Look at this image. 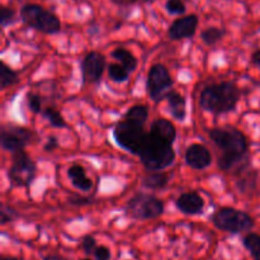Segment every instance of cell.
Returning <instances> with one entry per match:
<instances>
[{
    "label": "cell",
    "mask_w": 260,
    "mask_h": 260,
    "mask_svg": "<svg viewBox=\"0 0 260 260\" xmlns=\"http://www.w3.org/2000/svg\"><path fill=\"white\" fill-rule=\"evenodd\" d=\"M210 140L221 151L218 167L223 172H229L235 165L243 161L248 155V137L234 127H217L208 131Z\"/></svg>",
    "instance_id": "1"
},
{
    "label": "cell",
    "mask_w": 260,
    "mask_h": 260,
    "mask_svg": "<svg viewBox=\"0 0 260 260\" xmlns=\"http://www.w3.org/2000/svg\"><path fill=\"white\" fill-rule=\"evenodd\" d=\"M239 101H240V89L234 81L211 84L203 88L200 94L201 108L216 116L235 111Z\"/></svg>",
    "instance_id": "2"
},
{
    "label": "cell",
    "mask_w": 260,
    "mask_h": 260,
    "mask_svg": "<svg viewBox=\"0 0 260 260\" xmlns=\"http://www.w3.org/2000/svg\"><path fill=\"white\" fill-rule=\"evenodd\" d=\"M137 156L149 172H160L172 167L175 161L173 144L160 135L150 131Z\"/></svg>",
    "instance_id": "3"
},
{
    "label": "cell",
    "mask_w": 260,
    "mask_h": 260,
    "mask_svg": "<svg viewBox=\"0 0 260 260\" xmlns=\"http://www.w3.org/2000/svg\"><path fill=\"white\" fill-rule=\"evenodd\" d=\"M211 222L218 230L234 235L248 233L255 225V221L248 212L234 207L218 208L211 217Z\"/></svg>",
    "instance_id": "4"
},
{
    "label": "cell",
    "mask_w": 260,
    "mask_h": 260,
    "mask_svg": "<svg viewBox=\"0 0 260 260\" xmlns=\"http://www.w3.org/2000/svg\"><path fill=\"white\" fill-rule=\"evenodd\" d=\"M149 132L145 131L144 124L122 118L113 128V139L116 144L127 152L139 155Z\"/></svg>",
    "instance_id": "5"
},
{
    "label": "cell",
    "mask_w": 260,
    "mask_h": 260,
    "mask_svg": "<svg viewBox=\"0 0 260 260\" xmlns=\"http://www.w3.org/2000/svg\"><path fill=\"white\" fill-rule=\"evenodd\" d=\"M165 206L160 198L149 193H136L127 202L126 215L136 221H149L160 217L164 213Z\"/></svg>",
    "instance_id": "6"
},
{
    "label": "cell",
    "mask_w": 260,
    "mask_h": 260,
    "mask_svg": "<svg viewBox=\"0 0 260 260\" xmlns=\"http://www.w3.org/2000/svg\"><path fill=\"white\" fill-rule=\"evenodd\" d=\"M20 18L28 27L46 35H55L61 30V22L57 15L41 5L25 4L20 9Z\"/></svg>",
    "instance_id": "7"
},
{
    "label": "cell",
    "mask_w": 260,
    "mask_h": 260,
    "mask_svg": "<svg viewBox=\"0 0 260 260\" xmlns=\"http://www.w3.org/2000/svg\"><path fill=\"white\" fill-rule=\"evenodd\" d=\"M12 155V165L8 172L10 183L15 187H29L36 178L37 165L24 150Z\"/></svg>",
    "instance_id": "8"
},
{
    "label": "cell",
    "mask_w": 260,
    "mask_h": 260,
    "mask_svg": "<svg viewBox=\"0 0 260 260\" xmlns=\"http://www.w3.org/2000/svg\"><path fill=\"white\" fill-rule=\"evenodd\" d=\"M173 83L174 81L169 70L162 63H155L150 68L147 74L146 89L149 96L155 103H159L165 99L167 94L170 91L169 89L173 86Z\"/></svg>",
    "instance_id": "9"
},
{
    "label": "cell",
    "mask_w": 260,
    "mask_h": 260,
    "mask_svg": "<svg viewBox=\"0 0 260 260\" xmlns=\"http://www.w3.org/2000/svg\"><path fill=\"white\" fill-rule=\"evenodd\" d=\"M33 136H35L33 132L25 127L9 124L3 127L0 144L5 151L14 154L20 150H24V147L33 141Z\"/></svg>",
    "instance_id": "10"
},
{
    "label": "cell",
    "mask_w": 260,
    "mask_h": 260,
    "mask_svg": "<svg viewBox=\"0 0 260 260\" xmlns=\"http://www.w3.org/2000/svg\"><path fill=\"white\" fill-rule=\"evenodd\" d=\"M107 68L104 55L98 51H90L81 61V75L84 84H99Z\"/></svg>",
    "instance_id": "11"
},
{
    "label": "cell",
    "mask_w": 260,
    "mask_h": 260,
    "mask_svg": "<svg viewBox=\"0 0 260 260\" xmlns=\"http://www.w3.org/2000/svg\"><path fill=\"white\" fill-rule=\"evenodd\" d=\"M198 27V17L196 14L183 15L170 24L168 36L173 41H180L190 38L196 35Z\"/></svg>",
    "instance_id": "12"
},
{
    "label": "cell",
    "mask_w": 260,
    "mask_h": 260,
    "mask_svg": "<svg viewBox=\"0 0 260 260\" xmlns=\"http://www.w3.org/2000/svg\"><path fill=\"white\" fill-rule=\"evenodd\" d=\"M185 162L194 170H205L212 164V154L201 144H192L187 147L184 154Z\"/></svg>",
    "instance_id": "13"
},
{
    "label": "cell",
    "mask_w": 260,
    "mask_h": 260,
    "mask_svg": "<svg viewBox=\"0 0 260 260\" xmlns=\"http://www.w3.org/2000/svg\"><path fill=\"white\" fill-rule=\"evenodd\" d=\"M205 200L202 196L196 190H188V192L182 193L175 201V206L178 210L187 216H197L201 215L205 208Z\"/></svg>",
    "instance_id": "14"
},
{
    "label": "cell",
    "mask_w": 260,
    "mask_h": 260,
    "mask_svg": "<svg viewBox=\"0 0 260 260\" xmlns=\"http://www.w3.org/2000/svg\"><path fill=\"white\" fill-rule=\"evenodd\" d=\"M168 103V109L173 118L178 122H184L187 118V102L180 93L170 90L165 96Z\"/></svg>",
    "instance_id": "15"
},
{
    "label": "cell",
    "mask_w": 260,
    "mask_h": 260,
    "mask_svg": "<svg viewBox=\"0 0 260 260\" xmlns=\"http://www.w3.org/2000/svg\"><path fill=\"white\" fill-rule=\"evenodd\" d=\"M68 178L71 184L80 192H89L93 188V182L86 175L85 169L81 165L74 164L68 169Z\"/></svg>",
    "instance_id": "16"
},
{
    "label": "cell",
    "mask_w": 260,
    "mask_h": 260,
    "mask_svg": "<svg viewBox=\"0 0 260 260\" xmlns=\"http://www.w3.org/2000/svg\"><path fill=\"white\" fill-rule=\"evenodd\" d=\"M150 131L160 135V136L164 137L165 140L172 142L173 145H174L175 139H177V128H175V126L172 122L168 121V119L165 118L155 119V121L152 122L151 127H150Z\"/></svg>",
    "instance_id": "17"
},
{
    "label": "cell",
    "mask_w": 260,
    "mask_h": 260,
    "mask_svg": "<svg viewBox=\"0 0 260 260\" xmlns=\"http://www.w3.org/2000/svg\"><path fill=\"white\" fill-rule=\"evenodd\" d=\"M111 56L112 58L118 61L128 73H134L137 69V65H139V60H137L136 56L124 47H117L116 50L112 51Z\"/></svg>",
    "instance_id": "18"
},
{
    "label": "cell",
    "mask_w": 260,
    "mask_h": 260,
    "mask_svg": "<svg viewBox=\"0 0 260 260\" xmlns=\"http://www.w3.org/2000/svg\"><path fill=\"white\" fill-rule=\"evenodd\" d=\"M169 183V175L161 172H150L142 178V187L150 190H162Z\"/></svg>",
    "instance_id": "19"
},
{
    "label": "cell",
    "mask_w": 260,
    "mask_h": 260,
    "mask_svg": "<svg viewBox=\"0 0 260 260\" xmlns=\"http://www.w3.org/2000/svg\"><path fill=\"white\" fill-rule=\"evenodd\" d=\"M19 81V76L14 69L10 68L9 65L2 61L0 62V88L2 90H5L9 86L15 85Z\"/></svg>",
    "instance_id": "20"
},
{
    "label": "cell",
    "mask_w": 260,
    "mask_h": 260,
    "mask_svg": "<svg viewBox=\"0 0 260 260\" xmlns=\"http://www.w3.org/2000/svg\"><path fill=\"white\" fill-rule=\"evenodd\" d=\"M123 118L129 119V121H134L136 123L144 124L146 123L147 118H149V108H147L145 104H136V106H132L131 108H128V111L124 113Z\"/></svg>",
    "instance_id": "21"
},
{
    "label": "cell",
    "mask_w": 260,
    "mask_h": 260,
    "mask_svg": "<svg viewBox=\"0 0 260 260\" xmlns=\"http://www.w3.org/2000/svg\"><path fill=\"white\" fill-rule=\"evenodd\" d=\"M42 116L55 128H65V127H68V123H66L62 114L57 109L53 108V107H46V108H43Z\"/></svg>",
    "instance_id": "22"
},
{
    "label": "cell",
    "mask_w": 260,
    "mask_h": 260,
    "mask_svg": "<svg viewBox=\"0 0 260 260\" xmlns=\"http://www.w3.org/2000/svg\"><path fill=\"white\" fill-rule=\"evenodd\" d=\"M243 245L250 253L253 260H260V235L258 234H248L244 236Z\"/></svg>",
    "instance_id": "23"
},
{
    "label": "cell",
    "mask_w": 260,
    "mask_h": 260,
    "mask_svg": "<svg viewBox=\"0 0 260 260\" xmlns=\"http://www.w3.org/2000/svg\"><path fill=\"white\" fill-rule=\"evenodd\" d=\"M225 36V30L217 27H210L201 33V40L205 45L213 46L220 42Z\"/></svg>",
    "instance_id": "24"
},
{
    "label": "cell",
    "mask_w": 260,
    "mask_h": 260,
    "mask_svg": "<svg viewBox=\"0 0 260 260\" xmlns=\"http://www.w3.org/2000/svg\"><path fill=\"white\" fill-rule=\"evenodd\" d=\"M108 76L114 83H124L128 80L129 73L121 65V63H109L108 65Z\"/></svg>",
    "instance_id": "25"
},
{
    "label": "cell",
    "mask_w": 260,
    "mask_h": 260,
    "mask_svg": "<svg viewBox=\"0 0 260 260\" xmlns=\"http://www.w3.org/2000/svg\"><path fill=\"white\" fill-rule=\"evenodd\" d=\"M25 99H27V106L29 111H32L33 113H42V98L38 94L28 93Z\"/></svg>",
    "instance_id": "26"
},
{
    "label": "cell",
    "mask_w": 260,
    "mask_h": 260,
    "mask_svg": "<svg viewBox=\"0 0 260 260\" xmlns=\"http://www.w3.org/2000/svg\"><path fill=\"white\" fill-rule=\"evenodd\" d=\"M14 19L15 12L12 8L2 7V9H0V24H2V27H8L14 22Z\"/></svg>",
    "instance_id": "27"
},
{
    "label": "cell",
    "mask_w": 260,
    "mask_h": 260,
    "mask_svg": "<svg viewBox=\"0 0 260 260\" xmlns=\"http://www.w3.org/2000/svg\"><path fill=\"white\" fill-rule=\"evenodd\" d=\"M165 8L170 14H184L185 13V4L183 0H168Z\"/></svg>",
    "instance_id": "28"
},
{
    "label": "cell",
    "mask_w": 260,
    "mask_h": 260,
    "mask_svg": "<svg viewBox=\"0 0 260 260\" xmlns=\"http://www.w3.org/2000/svg\"><path fill=\"white\" fill-rule=\"evenodd\" d=\"M81 249L85 254L90 255V254H94L95 249L98 248L96 246V240L94 239V236L91 235H85L83 239H81V244H80Z\"/></svg>",
    "instance_id": "29"
},
{
    "label": "cell",
    "mask_w": 260,
    "mask_h": 260,
    "mask_svg": "<svg viewBox=\"0 0 260 260\" xmlns=\"http://www.w3.org/2000/svg\"><path fill=\"white\" fill-rule=\"evenodd\" d=\"M17 212H15L13 208L7 207V206H3L2 208V225H7V223L12 222L17 218Z\"/></svg>",
    "instance_id": "30"
},
{
    "label": "cell",
    "mask_w": 260,
    "mask_h": 260,
    "mask_svg": "<svg viewBox=\"0 0 260 260\" xmlns=\"http://www.w3.org/2000/svg\"><path fill=\"white\" fill-rule=\"evenodd\" d=\"M68 202L74 206H86L89 205V203H91L90 198L84 197V196H79V194H74L71 196V197H69Z\"/></svg>",
    "instance_id": "31"
},
{
    "label": "cell",
    "mask_w": 260,
    "mask_h": 260,
    "mask_svg": "<svg viewBox=\"0 0 260 260\" xmlns=\"http://www.w3.org/2000/svg\"><path fill=\"white\" fill-rule=\"evenodd\" d=\"M94 256L96 260H109L111 259V250L107 246L101 245L94 251Z\"/></svg>",
    "instance_id": "32"
},
{
    "label": "cell",
    "mask_w": 260,
    "mask_h": 260,
    "mask_svg": "<svg viewBox=\"0 0 260 260\" xmlns=\"http://www.w3.org/2000/svg\"><path fill=\"white\" fill-rule=\"evenodd\" d=\"M58 147V141L57 139H56L55 136H48L47 137V141H46L45 146H43V149H45V151L47 152H52L55 151L56 149Z\"/></svg>",
    "instance_id": "33"
},
{
    "label": "cell",
    "mask_w": 260,
    "mask_h": 260,
    "mask_svg": "<svg viewBox=\"0 0 260 260\" xmlns=\"http://www.w3.org/2000/svg\"><path fill=\"white\" fill-rule=\"evenodd\" d=\"M250 63L253 66H255V68L260 69V48H258V50H255L253 53H251Z\"/></svg>",
    "instance_id": "34"
},
{
    "label": "cell",
    "mask_w": 260,
    "mask_h": 260,
    "mask_svg": "<svg viewBox=\"0 0 260 260\" xmlns=\"http://www.w3.org/2000/svg\"><path fill=\"white\" fill-rule=\"evenodd\" d=\"M43 260H68V259L63 258V256H61V255H57V254H52V255L45 256Z\"/></svg>",
    "instance_id": "35"
},
{
    "label": "cell",
    "mask_w": 260,
    "mask_h": 260,
    "mask_svg": "<svg viewBox=\"0 0 260 260\" xmlns=\"http://www.w3.org/2000/svg\"><path fill=\"white\" fill-rule=\"evenodd\" d=\"M113 2L119 5H128V4H134V3H136L137 0H113Z\"/></svg>",
    "instance_id": "36"
},
{
    "label": "cell",
    "mask_w": 260,
    "mask_h": 260,
    "mask_svg": "<svg viewBox=\"0 0 260 260\" xmlns=\"http://www.w3.org/2000/svg\"><path fill=\"white\" fill-rule=\"evenodd\" d=\"M2 260H23L19 258H14V256H3Z\"/></svg>",
    "instance_id": "37"
},
{
    "label": "cell",
    "mask_w": 260,
    "mask_h": 260,
    "mask_svg": "<svg viewBox=\"0 0 260 260\" xmlns=\"http://www.w3.org/2000/svg\"><path fill=\"white\" fill-rule=\"evenodd\" d=\"M145 2H147V3H150V2H154V0H145Z\"/></svg>",
    "instance_id": "38"
},
{
    "label": "cell",
    "mask_w": 260,
    "mask_h": 260,
    "mask_svg": "<svg viewBox=\"0 0 260 260\" xmlns=\"http://www.w3.org/2000/svg\"><path fill=\"white\" fill-rule=\"evenodd\" d=\"M80 260H90V259H80Z\"/></svg>",
    "instance_id": "39"
}]
</instances>
